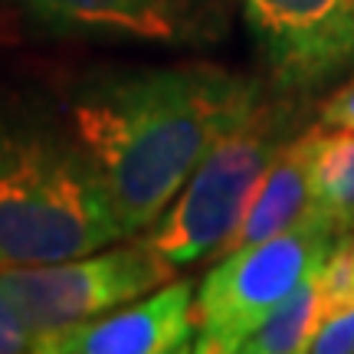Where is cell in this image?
I'll return each mask as SVG.
<instances>
[{
    "label": "cell",
    "mask_w": 354,
    "mask_h": 354,
    "mask_svg": "<svg viewBox=\"0 0 354 354\" xmlns=\"http://www.w3.org/2000/svg\"><path fill=\"white\" fill-rule=\"evenodd\" d=\"M118 240L122 220L69 122L0 105V269L79 259Z\"/></svg>",
    "instance_id": "obj_2"
},
{
    "label": "cell",
    "mask_w": 354,
    "mask_h": 354,
    "mask_svg": "<svg viewBox=\"0 0 354 354\" xmlns=\"http://www.w3.org/2000/svg\"><path fill=\"white\" fill-rule=\"evenodd\" d=\"M344 233L331 227L315 210L279 236L236 246L216 259L201 279L197 312V354H233L243 338L289 295L299 282L315 276Z\"/></svg>",
    "instance_id": "obj_4"
},
{
    "label": "cell",
    "mask_w": 354,
    "mask_h": 354,
    "mask_svg": "<svg viewBox=\"0 0 354 354\" xmlns=\"http://www.w3.org/2000/svg\"><path fill=\"white\" fill-rule=\"evenodd\" d=\"M263 95L259 79L216 63L102 66L73 86L66 122L99 171L125 236H138Z\"/></svg>",
    "instance_id": "obj_1"
},
{
    "label": "cell",
    "mask_w": 354,
    "mask_h": 354,
    "mask_svg": "<svg viewBox=\"0 0 354 354\" xmlns=\"http://www.w3.org/2000/svg\"><path fill=\"white\" fill-rule=\"evenodd\" d=\"M197 286L190 279H171L167 286L95 315L88 322L63 325L39 335L43 354H174L194 351Z\"/></svg>",
    "instance_id": "obj_8"
},
{
    "label": "cell",
    "mask_w": 354,
    "mask_h": 354,
    "mask_svg": "<svg viewBox=\"0 0 354 354\" xmlns=\"http://www.w3.org/2000/svg\"><path fill=\"white\" fill-rule=\"evenodd\" d=\"M269 86L315 99L354 76V0H240Z\"/></svg>",
    "instance_id": "obj_7"
},
{
    "label": "cell",
    "mask_w": 354,
    "mask_h": 354,
    "mask_svg": "<svg viewBox=\"0 0 354 354\" xmlns=\"http://www.w3.org/2000/svg\"><path fill=\"white\" fill-rule=\"evenodd\" d=\"M37 351V331L30 328L24 312L17 308L10 292L0 286V354Z\"/></svg>",
    "instance_id": "obj_13"
},
{
    "label": "cell",
    "mask_w": 354,
    "mask_h": 354,
    "mask_svg": "<svg viewBox=\"0 0 354 354\" xmlns=\"http://www.w3.org/2000/svg\"><path fill=\"white\" fill-rule=\"evenodd\" d=\"M315 128H305L302 135L282 148L272 167L266 171L263 184L256 190L250 210L243 216L236 233L230 236L223 253L250 243H263L269 236H279L289 227H295L312 210V148H315ZM220 253V256H223ZM216 256V259H220Z\"/></svg>",
    "instance_id": "obj_9"
},
{
    "label": "cell",
    "mask_w": 354,
    "mask_h": 354,
    "mask_svg": "<svg viewBox=\"0 0 354 354\" xmlns=\"http://www.w3.org/2000/svg\"><path fill=\"white\" fill-rule=\"evenodd\" d=\"M312 210L338 233L354 230V131L348 128H315Z\"/></svg>",
    "instance_id": "obj_10"
},
{
    "label": "cell",
    "mask_w": 354,
    "mask_h": 354,
    "mask_svg": "<svg viewBox=\"0 0 354 354\" xmlns=\"http://www.w3.org/2000/svg\"><path fill=\"white\" fill-rule=\"evenodd\" d=\"M39 33L92 43L207 50L223 43L240 0H7Z\"/></svg>",
    "instance_id": "obj_6"
},
{
    "label": "cell",
    "mask_w": 354,
    "mask_h": 354,
    "mask_svg": "<svg viewBox=\"0 0 354 354\" xmlns=\"http://www.w3.org/2000/svg\"><path fill=\"white\" fill-rule=\"evenodd\" d=\"M322 322V289L318 272L299 282L269 315L243 338V354H299L308 348Z\"/></svg>",
    "instance_id": "obj_11"
},
{
    "label": "cell",
    "mask_w": 354,
    "mask_h": 354,
    "mask_svg": "<svg viewBox=\"0 0 354 354\" xmlns=\"http://www.w3.org/2000/svg\"><path fill=\"white\" fill-rule=\"evenodd\" d=\"M318 125L354 131V76L348 82H342L328 99L318 105Z\"/></svg>",
    "instance_id": "obj_14"
},
{
    "label": "cell",
    "mask_w": 354,
    "mask_h": 354,
    "mask_svg": "<svg viewBox=\"0 0 354 354\" xmlns=\"http://www.w3.org/2000/svg\"><path fill=\"white\" fill-rule=\"evenodd\" d=\"M174 263L141 236L79 259L0 269V286L10 292L39 342L46 331L88 322L161 289L174 279Z\"/></svg>",
    "instance_id": "obj_5"
},
{
    "label": "cell",
    "mask_w": 354,
    "mask_h": 354,
    "mask_svg": "<svg viewBox=\"0 0 354 354\" xmlns=\"http://www.w3.org/2000/svg\"><path fill=\"white\" fill-rule=\"evenodd\" d=\"M305 351L308 354H351L354 351V305L322 318Z\"/></svg>",
    "instance_id": "obj_12"
},
{
    "label": "cell",
    "mask_w": 354,
    "mask_h": 354,
    "mask_svg": "<svg viewBox=\"0 0 354 354\" xmlns=\"http://www.w3.org/2000/svg\"><path fill=\"white\" fill-rule=\"evenodd\" d=\"M305 128H312V102L266 88L253 112L243 115L203 154L187 184L148 227L145 240L177 269L207 256L216 259L243 223L266 171Z\"/></svg>",
    "instance_id": "obj_3"
}]
</instances>
